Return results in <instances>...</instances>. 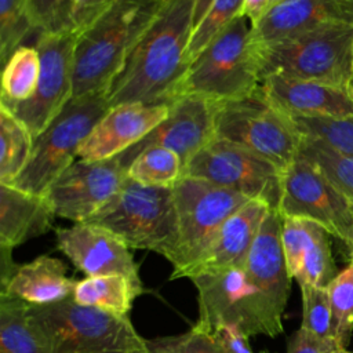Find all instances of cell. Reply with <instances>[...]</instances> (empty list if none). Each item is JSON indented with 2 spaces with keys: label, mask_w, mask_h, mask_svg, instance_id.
Returning <instances> with one entry per match:
<instances>
[{
  "label": "cell",
  "mask_w": 353,
  "mask_h": 353,
  "mask_svg": "<svg viewBox=\"0 0 353 353\" xmlns=\"http://www.w3.org/2000/svg\"><path fill=\"white\" fill-rule=\"evenodd\" d=\"M194 0H165L108 90L110 106L170 103L188 70Z\"/></svg>",
  "instance_id": "1"
},
{
  "label": "cell",
  "mask_w": 353,
  "mask_h": 353,
  "mask_svg": "<svg viewBox=\"0 0 353 353\" xmlns=\"http://www.w3.org/2000/svg\"><path fill=\"white\" fill-rule=\"evenodd\" d=\"M165 0H114L76 36L72 97L108 91Z\"/></svg>",
  "instance_id": "2"
},
{
  "label": "cell",
  "mask_w": 353,
  "mask_h": 353,
  "mask_svg": "<svg viewBox=\"0 0 353 353\" xmlns=\"http://www.w3.org/2000/svg\"><path fill=\"white\" fill-rule=\"evenodd\" d=\"M29 320L43 353H148L130 316L79 305L73 296L30 303Z\"/></svg>",
  "instance_id": "3"
},
{
  "label": "cell",
  "mask_w": 353,
  "mask_h": 353,
  "mask_svg": "<svg viewBox=\"0 0 353 353\" xmlns=\"http://www.w3.org/2000/svg\"><path fill=\"white\" fill-rule=\"evenodd\" d=\"M254 52L259 80L280 74L347 91L353 70V22L325 23L277 43L254 46Z\"/></svg>",
  "instance_id": "4"
},
{
  "label": "cell",
  "mask_w": 353,
  "mask_h": 353,
  "mask_svg": "<svg viewBox=\"0 0 353 353\" xmlns=\"http://www.w3.org/2000/svg\"><path fill=\"white\" fill-rule=\"evenodd\" d=\"M87 222L102 226L130 248L149 250L171 262L178 243L172 188L148 186L127 176L114 197Z\"/></svg>",
  "instance_id": "5"
},
{
  "label": "cell",
  "mask_w": 353,
  "mask_h": 353,
  "mask_svg": "<svg viewBox=\"0 0 353 353\" xmlns=\"http://www.w3.org/2000/svg\"><path fill=\"white\" fill-rule=\"evenodd\" d=\"M259 84L251 25L240 15L189 63L176 97L197 95L221 102L250 95Z\"/></svg>",
  "instance_id": "6"
},
{
  "label": "cell",
  "mask_w": 353,
  "mask_h": 353,
  "mask_svg": "<svg viewBox=\"0 0 353 353\" xmlns=\"http://www.w3.org/2000/svg\"><path fill=\"white\" fill-rule=\"evenodd\" d=\"M110 109L108 91L72 97L33 139L30 159L11 186L43 196L52 181L79 156V149Z\"/></svg>",
  "instance_id": "7"
},
{
  "label": "cell",
  "mask_w": 353,
  "mask_h": 353,
  "mask_svg": "<svg viewBox=\"0 0 353 353\" xmlns=\"http://www.w3.org/2000/svg\"><path fill=\"white\" fill-rule=\"evenodd\" d=\"M214 137L247 149L284 171L299 154L302 135L261 85L250 95L214 102Z\"/></svg>",
  "instance_id": "8"
},
{
  "label": "cell",
  "mask_w": 353,
  "mask_h": 353,
  "mask_svg": "<svg viewBox=\"0 0 353 353\" xmlns=\"http://www.w3.org/2000/svg\"><path fill=\"white\" fill-rule=\"evenodd\" d=\"M172 192L178 218V243L170 262L172 265L170 279L176 280L204 255L225 221L251 199L188 175L178 179Z\"/></svg>",
  "instance_id": "9"
},
{
  "label": "cell",
  "mask_w": 353,
  "mask_h": 353,
  "mask_svg": "<svg viewBox=\"0 0 353 353\" xmlns=\"http://www.w3.org/2000/svg\"><path fill=\"white\" fill-rule=\"evenodd\" d=\"M189 280L197 290L199 317L194 327L210 332L226 325L250 338H276L283 332L274 325L261 294L247 280L243 268L201 272Z\"/></svg>",
  "instance_id": "10"
},
{
  "label": "cell",
  "mask_w": 353,
  "mask_h": 353,
  "mask_svg": "<svg viewBox=\"0 0 353 353\" xmlns=\"http://www.w3.org/2000/svg\"><path fill=\"white\" fill-rule=\"evenodd\" d=\"M183 175L239 192L279 210L283 171L269 160L228 141L214 137L192 157Z\"/></svg>",
  "instance_id": "11"
},
{
  "label": "cell",
  "mask_w": 353,
  "mask_h": 353,
  "mask_svg": "<svg viewBox=\"0 0 353 353\" xmlns=\"http://www.w3.org/2000/svg\"><path fill=\"white\" fill-rule=\"evenodd\" d=\"M277 211L281 216L317 222L342 244L353 236V204L301 154L283 171Z\"/></svg>",
  "instance_id": "12"
},
{
  "label": "cell",
  "mask_w": 353,
  "mask_h": 353,
  "mask_svg": "<svg viewBox=\"0 0 353 353\" xmlns=\"http://www.w3.org/2000/svg\"><path fill=\"white\" fill-rule=\"evenodd\" d=\"M76 34L37 33L34 48L40 57V74L32 97L3 103L36 138L62 110L73 92V58Z\"/></svg>",
  "instance_id": "13"
},
{
  "label": "cell",
  "mask_w": 353,
  "mask_h": 353,
  "mask_svg": "<svg viewBox=\"0 0 353 353\" xmlns=\"http://www.w3.org/2000/svg\"><path fill=\"white\" fill-rule=\"evenodd\" d=\"M127 179V170L117 157L74 160L47 188L44 197L55 216L87 222L102 210Z\"/></svg>",
  "instance_id": "14"
},
{
  "label": "cell",
  "mask_w": 353,
  "mask_h": 353,
  "mask_svg": "<svg viewBox=\"0 0 353 353\" xmlns=\"http://www.w3.org/2000/svg\"><path fill=\"white\" fill-rule=\"evenodd\" d=\"M214 139V102L197 95H181L170 102L167 117L142 141L117 156L127 170L143 150L161 146L174 150L183 170L192 157Z\"/></svg>",
  "instance_id": "15"
},
{
  "label": "cell",
  "mask_w": 353,
  "mask_h": 353,
  "mask_svg": "<svg viewBox=\"0 0 353 353\" xmlns=\"http://www.w3.org/2000/svg\"><path fill=\"white\" fill-rule=\"evenodd\" d=\"M281 226V214L277 210H270L243 268L247 280L261 294L270 319L280 331H283V314L292 280L283 252Z\"/></svg>",
  "instance_id": "16"
},
{
  "label": "cell",
  "mask_w": 353,
  "mask_h": 353,
  "mask_svg": "<svg viewBox=\"0 0 353 353\" xmlns=\"http://www.w3.org/2000/svg\"><path fill=\"white\" fill-rule=\"evenodd\" d=\"M55 234L58 250L87 277L124 274L141 280L139 265L131 248L108 229L79 222L69 228H58Z\"/></svg>",
  "instance_id": "17"
},
{
  "label": "cell",
  "mask_w": 353,
  "mask_h": 353,
  "mask_svg": "<svg viewBox=\"0 0 353 353\" xmlns=\"http://www.w3.org/2000/svg\"><path fill=\"white\" fill-rule=\"evenodd\" d=\"M170 103L130 102L110 106L79 149V159H113L137 145L168 114Z\"/></svg>",
  "instance_id": "18"
},
{
  "label": "cell",
  "mask_w": 353,
  "mask_h": 353,
  "mask_svg": "<svg viewBox=\"0 0 353 353\" xmlns=\"http://www.w3.org/2000/svg\"><path fill=\"white\" fill-rule=\"evenodd\" d=\"M281 244L287 269L299 285L327 288L339 273L331 251V234L317 222L283 216Z\"/></svg>",
  "instance_id": "19"
},
{
  "label": "cell",
  "mask_w": 353,
  "mask_h": 353,
  "mask_svg": "<svg viewBox=\"0 0 353 353\" xmlns=\"http://www.w3.org/2000/svg\"><path fill=\"white\" fill-rule=\"evenodd\" d=\"M331 22H353V1L279 0L251 25V39L254 46H266Z\"/></svg>",
  "instance_id": "20"
},
{
  "label": "cell",
  "mask_w": 353,
  "mask_h": 353,
  "mask_svg": "<svg viewBox=\"0 0 353 353\" xmlns=\"http://www.w3.org/2000/svg\"><path fill=\"white\" fill-rule=\"evenodd\" d=\"M259 85L266 98L288 116L345 119L353 114V99L339 87L280 74L266 76Z\"/></svg>",
  "instance_id": "21"
},
{
  "label": "cell",
  "mask_w": 353,
  "mask_h": 353,
  "mask_svg": "<svg viewBox=\"0 0 353 353\" xmlns=\"http://www.w3.org/2000/svg\"><path fill=\"white\" fill-rule=\"evenodd\" d=\"M270 210L273 208L261 200H248L225 221L204 255L185 270L181 279H189L201 272L244 268L259 228Z\"/></svg>",
  "instance_id": "22"
},
{
  "label": "cell",
  "mask_w": 353,
  "mask_h": 353,
  "mask_svg": "<svg viewBox=\"0 0 353 353\" xmlns=\"http://www.w3.org/2000/svg\"><path fill=\"white\" fill-rule=\"evenodd\" d=\"M54 218L44 196L0 183V245L14 248L47 233Z\"/></svg>",
  "instance_id": "23"
},
{
  "label": "cell",
  "mask_w": 353,
  "mask_h": 353,
  "mask_svg": "<svg viewBox=\"0 0 353 353\" xmlns=\"http://www.w3.org/2000/svg\"><path fill=\"white\" fill-rule=\"evenodd\" d=\"M66 265L54 256L40 255L19 265L0 294L14 295L32 305H50L73 295L76 280L66 276Z\"/></svg>",
  "instance_id": "24"
},
{
  "label": "cell",
  "mask_w": 353,
  "mask_h": 353,
  "mask_svg": "<svg viewBox=\"0 0 353 353\" xmlns=\"http://www.w3.org/2000/svg\"><path fill=\"white\" fill-rule=\"evenodd\" d=\"M143 292L141 280L124 274L88 276L76 283L73 299L83 306L97 307L117 316H130L132 303Z\"/></svg>",
  "instance_id": "25"
},
{
  "label": "cell",
  "mask_w": 353,
  "mask_h": 353,
  "mask_svg": "<svg viewBox=\"0 0 353 353\" xmlns=\"http://www.w3.org/2000/svg\"><path fill=\"white\" fill-rule=\"evenodd\" d=\"M30 303L0 294V353H43L29 320Z\"/></svg>",
  "instance_id": "26"
},
{
  "label": "cell",
  "mask_w": 353,
  "mask_h": 353,
  "mask_svg": "<svg viewBox=\"0 0 353 353\" xmlns=\"http://www.w3.org/2000/svg\"><path fill=\"white\" fill-rule=\"evenodd\" d=\"M33 135L8 109L0 105V183L10 185L26 167Z\"/></svg>",
  "instance_id": "27"
},
{
  "label": "cell",
  "mask_w": 353,
  "mask_h": 353,
  "mask_svg": "<svg viewBox=\"0 0 353 353\" xmlns=\"http://www.w3.org/2000/svg\"><path fill=\"white\" fill-rule=\"evenodd\" d=\"M40 74V57L34 47H18L3 65L1 98L3 103L22 102L32 97Z\"/></svg>",
  "instance_id": "28"
},
{
  "label": "cell",
  "mask_w": 353,
  "mask_h": 353,
  "mask_svg": "<svg viewBox=\"0 0 353 353\" xmlns=\"http://www.w3.org/2000/svg\"><path fill=\"white\" fill-rule=\"evenodd\" d=\"M127 176L148 186L172 188L183 176V164L174 150L156 146L141 152L130 163Z\"/></svg>",
  "instance_id": "29"
},
{
  "label": "cell",
  "mask_w": 353,
  "mask_h": 353,
  "mask_svg": "<svg viewBox=\"0 0 353 353\" xmlns=\"http://www.w3.org/2000/svg\"><path fill=\"white\" fill-rule=\"evenodd\" d=\"M299 154L316 165L353 204V156L306 137H302Z\"/></svg>",
  "instance_id": "30"
},
{
  "label": "cell",
  "mask_w": 353,
  "mask_h": 353,
  "mask_svg": "<svg viewBox=\"0 0 353 353\" xmlns=\"http://www.w3.org/2000/svg\"><path fill=\"white\" fill-rule=\"evenodd\" d=\"M335 341L346 349L353 332V258L327 287Z\"/></svg>",
  "instance_id": "31"
},
{
  "label": "cell",
  "mask_w": 353,
  "mask_h": 353,
  "mask_svg": "<svg viewBox=\"0 0 353 353\" xmlns=\"http://www.w3.org/2000/svg\"><path fill=\"white\" fill-rule=\"evenodd\" d=\"M288 117L302 137L319 139L341 153L353 156V114L345 119Z\"/></svg>",
  "instance_id": "32"
},
{
  "label": "cell",
  "mask_w": 353,
  "mask_h": 353,
  "mask_svg": "<svg viewBox=\"0 0 353 353\" xmlns=\"http://www.w3.org/2000/svg\"><path fill=\"white\" fill-rule=\"evenodd\" d=\"M37 32L28 0H0V61L4 65L23 40Z\"/></svg>",
  "instance_id": "33"
},
{
  "label": "cell",
  "mask_w": 353,
  "mask_h": 353,
  "mask_svg": "<svg viewBox=\"0 0 353 353\" xmlns=\"http://www.w3.org/2000/svg\"><path fill=\"white\" fill-rule=\"evenodd\" d=\"M244 0H214L201 21L194 26L189 48L188 65L207 47V44L243 12Z\"/></svg>",
  "instance_id": "34"
},
{
  "label": "cell",
  "mask_w": 353,
  "mask_h": 353,
  "mask_svg": "<svg viewBox=\"0 0 353 353\" xmlns=\"http://www.w3.org/2000/svg\"><path fill=\"white\" fill-rule=\"evenodd\" d=\"M302 324L301 328L324 338L335 339L332 334V312L328 291L325 287L302 284Z\"/></svg>",
  "instance_id": "35"
},
{
  "label": "cell",
  "mask_w": 353,
  "mask_h": 353,
  "mask_svg": "<svg viewBox=\"0 0 353 353\" xmlns=\"http://www.w3.org/2000/svg\"><path fill=\"white\" fill-rule=\"evenodd\" d=\"M148 353H226L214 334L192 327L189 331L146 339Z\"/></svg>",
  "instance_id": "36"
},
{
  "label": "cell",
  "mask_w": 353,
  "mask_h": 353,
  "mask_svg": "<svg viewBox=\"0 0 353 353\" xmlns=\"http://www.w3.org/2000/svg\"><path fill=\"white\" fill-rule=\"evenodd\" d=\"M113 1L114 0H66L50 33H72L77 36Z\"/></svg>",
  "instance_id": "37"
},
{
  "label": "cell",
  "mask_w": 353,
  "mask_h": 353,
  "mask_svg": "<svg viewBox=\"0 0 353 353\" xmlns=\"http://www.w3.org/2000/svg\"><path fill=\"white\" fill-rule=\"evenodd\" d=\"M341 349L335 339L319 338L299 327L288 341L287 353H335Z\"/></svg>",
  "instance_id": "38"
},
{
  "label": "cell",
  "mask_w": 353,
  "mask_h": 353,
  "mask_svg": "<svg viewBox=\"0 0 353 353\" xmlns=\"http://www.w3.org/2000/svg\"><path fill=\"white\" fill-rule=\"evenodd\" d=\"M66 0H28L29 12L37 33L50 32Z\"/></svg>",
  "instance_id": "39"
},
{
  "label": "cell",
  "mask_w": 353,
  "mask_h": 353,
  "mask_svg": "<svg viewBox=\"0 0 353 353\" xmlns=\"http://www.w3.org/2000/svg\"><path fill=\"white\" fill-rule=\"evenodd\" d=\"M210 332L214 334L226 353H252L250 346V336L237 328L222 325Z\"/></svg>",
  "instance_id": "40"
},
{
  "label": "cell",
  "mask_w": 353,
  "mask_h": 353,
  "mask_svg": "<svg viewBox=\"0 0 353 353\" xmlns=\"http://www.w3.org/2000/svg\"><path fill=\"white\" fill-rule=\"evenodd\" d=\"M12 250L10 247L0 245V291L7 287L19 265L12 259Z\"/></svg>",
  "instance_id": "41"
},
{
  "label": "cell",
  "mask_w": 353,
  "mask_h": 353,
  "mask_svg": "<svg viewBox=\"0 0 353 353\" xmlns=\"http://www.w3.org/2000/svg\"><path fill=\"white\" fill-rule=\"evenodd\" d=\"M270 3L272 0H244L241 15H244L250 21V25H252L262 18Z\"/></svg>",
  "instance_id": "42"
},
{
  "label": "cell",
  "mask_w": 353,
  "mask_h": 353,
  "mask_svg": "<svg viewBox=\"0 0 353 353\" xmlns=\"http://www.w3.org/2000/svg\"><path fill=\"white\" fill-rule=\"evenodd\" d=\"M214 0H194V12H193V23L194 26L201 21L210 6Z\"/></svg>",
  "instance_id": "43"
},
{
  "label": "cell",
  "mask_w": 353,
  "mask_h": 353,
  "mask_svg": "<svg viewBox=\"0 0 353 353\" xmlns=\"http://www.w3.org/2000/svg\"><path fill=\"white\" fill-rule=\"evenodd\" d=\"M345 250H346V255H347V259H352L353 258V236L350 237V240L347 243L343 244Z\"/></svg>",
  "instance_id": "44"
},
{
  "label": "cell",
  "mask_w": 353,
  "mask_h": 353,
  "mask_svg": "<svg viewBox=\"0 0 353 353\" xmlns=\"http://www.w3.org/2000/svg\"><path fill=\"white\" fill-rule=\"evenodd\" d=\"M347 94L353 99V70H352V77H350V81H349V85H347Z\"/></svg>",
  "instance_id": "45"
},
{
  "label": "cell",
  "mask_w": 353,
  "mask_h": 353,
  "mask_svg": "<svg viewBox=\"0 0 353 353\" xmlns=\"http://www.w3.org/2000/svg\"><path fill=\"white\" fill-rule=\"evenodd\" d=\"M335 353H352V352H347L346 349H341V350H338V352H335Z\"/></svg>",
  "instance_id": "46"
},
{
  "label": "cell",
  "mask_w": 353,
  "mask_h": 353,
  "mask_svg": "<svg viewBox=\"0 0 353 353\" xmlns=\"http://www.w3.org/2000/svg\"><path fill=\"white\" fill-rule=\"evenodd\" d=\"M259 353H269L268 350H262V352H259Z\"/></svg>",
  "instance_id": "47"
},
{
  "label": "cell",
  "mask_w": 353,
  "mask_h": 353,
  "mask_svg": "<svg viewBox=\"0 0 353 353\" xmlns=\"http://www.w3.org/2000/svg\"><path fill=\"white\" fill-rule=\"evenodd\" d=\"M276 1H279V0H272V3H270V4H273V3H276Z\"/></svg>",
  "instance_id": "48"
},
{
  "label": "cell",
  "mask_w": 353,
  "mask_h": 353,
  "mask_svg": "<svg viewBox=\"0 0 353 353\" xmlns=\"http://www.w3.org/2000/svg\"><path fill=\"white\" fill-rule=\"evenodd\" d=\"M343 1H353V0H343Z\"/></svg>",
  "instance_id": "49"
}]
</instances>
